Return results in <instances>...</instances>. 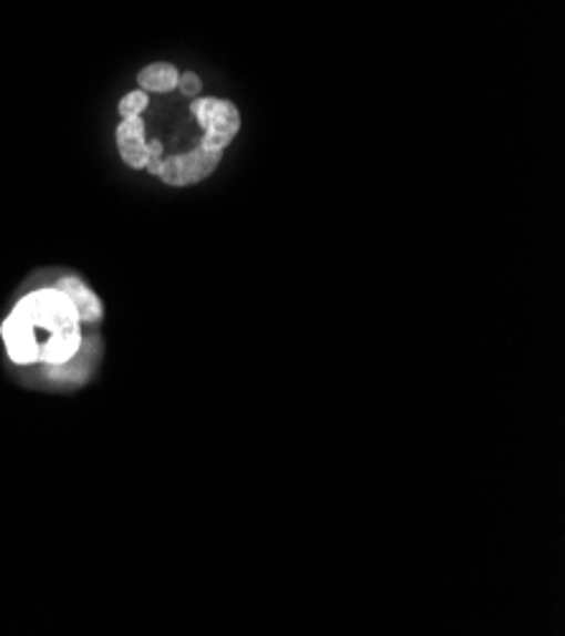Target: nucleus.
Here are the masks:
<instances>
[{
	"instance_id": "9d476101",
	"label": "nucleus",
	"mask_w": 565,
	"mask_h": 636,
	"mask_svg": "<svg viewBox=\"0 0 565 636\" xmlns=\"http://www.w3.org/2000/svg\"><path fill=\"white\" fill-rule=\"evenodd\" d=\"M178 90L185 94V96H196L201 92V79L193 74V72H185L181 74L178 79Z\"/></svg>"
},
{
	"instance_id": "f257e3e1",
	"label": "nucleus",
	"mask_w": 565,
	"mask_h": 636,
	"mask_svg": "<svg viewBox=\"0 0 565 636\" xmlns=\"http://www.w3.org/2000/svg\"><path fill=\"white\" fill-rule=\"evenodd\" d=\"M13 309L37 332H49V338H54V335L82 332V320H79L76 307L59 287H43L31 291V295H25Z\"/></svg>"
},
{
	"instance_id": "20e7f679",
	"label": "nucleus",
	"mask_w": 565,
	"mask_h": 636,
	"mask_svg": "<svg viewBox=\"0 0 565 636\" xmlns=\"http://www.w3.org/2000/svg\"><path fill=\"white\" fill-rule=\"evenodd\" d=\"M0 332H3L8 358H11L16 366L39 363L41 342L37 338V330H33L31 325L25 322L19 312H16V309L11 315H8V320L3 322Z\"/></svg>"
},
{
	"instance_id": "423d86ee",
	"label": "nucleus",
	"mask_w": 565,
	"mask_h": 636,
	"mask_svg": "<svg viewBox=\"0 0 565 636\" xmlns=\"http://www.w3.org/2000/svg\"><path fill=\"white\" fill-rule=\"evenodd\" d=\"M56 287L64 291L69 299H72V305L76 307V315H79V320H82V325L102 320L104 307L100 302V297H96L94 291L84 285V281H79L74 277H66V279H61Z\"/></svg>"
},
{
	"instance_id": "0eeeda50",
	"label": "nucleus",
	"mask_w": 565,
	"mask_h": 636,
	"mask_svg": "<svg viewBox=\"0 0 565 636\" xmlns=\"http://www.w3.org/2000/svg\"><path fill=\"white\" fill-rule=\"evenodd\" d=\"M178 69L173 64H150L147 69L137 74V84L143 92H155V94H165V92H173L175 86H178Z\"/></svg>"
},
{
	"instance_id": "7ed1b4c3",
	"label": "nucleus",
	"mask_w": 565,
	"mask_h": 636,
	"mask_svg": "<svg viewBox=\"0 0 565 636\" xmlns=\"http://www.w3.org/2000/svg\"><path fill=\"white\" fill-rule=\"evenodd\" d=\"M220 155H224V150H206L198 145L196 150H191V153L185 155L163 157L157 178H163L167 185H175V188L206 181L218 167Z\"/></svg>"
},
{
	"instance_id": "1a4fd4ad",
	"label": "nucleus",
	"mask_w": 565,
	"mask_h": 636,
	"mask_svg": "<svg viewBox=\"0 0 565 636\" xmlns=\"http://www.w3.org/2000/svg\"><path fill=\"white\" fill-rule=\"evenodd\" d=\"M161 163H163V143L161 140H150V161H147L145 171L157 175V171H161Z\"/></svg>"
},
{
	"instance_id": "39448f33",
	"label": "nucleus",
	"mask_w": 565,
	"mask_h": 636,
	"mask_svg": "<svg viewBox=\"0 0 565 636\" xmlns=\"http://www.w3.org/2000/svg\"><path fill=\"white\" fill-rule=\"evenodd\" d=\"M117 147L122 161L135 171H143L150 161V140L145 135V122L140 117L122 120V125L117 127Z\"/></svg>"
},
{
	"instance_id": "6e6552de",
	"label": "nucleus",
	"mask_w": 565,
	"mask_h": 636,
	"mask_svg": "<svg viewBox=\"0 0 565 636\" xmlns=\"http://www.w3.org/2000/svg\"><path fill=\"white\" fill-rule=\"evenodd\" d=\"M147 92L143 90H137V92H130L125 94V100L120 102V114H122V120H130V117H140L147 110Z\"/></svg>"
},
{
	"instance_id": "f03ea898",
	"label": "nucleus",
	"mask_w": 565,
	"mask_h": 636,
	"mask_svg": "<svg viewBox=\"0 0 565 636\" xmlns=\"http://www.w3.org/2000/svg\"><path fill=\"white\" fill-rule=\"evenodd\" d=\"M191 112L203 127L201 147L206 150H226L234 143L238 127H242L238 110L226 100H214V96L196 100L191 104Z\"/></svg>"
}]
</instances>
